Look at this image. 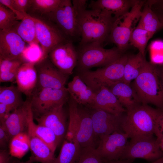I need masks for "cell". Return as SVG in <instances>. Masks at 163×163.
<instances>
[{"label":"cell","instance_id":"cell-1","mask_svg":"<svg viewBox=\"0 0 163 163\" xmlns=\"http://www.w3.org/2000/svg\"><path fill=\"white\" fill-rule=\"evenodd\" d=\"M87 0H73L77 12L80 35L79 46L91 43L102 44L108 38L115 20L109 13L97 9H87Z\"/></svg>","mask_w":163,"mask_h":163},{"label":"cell","instance_id":"cell-2","mask_svg":"<svg viewBox=\"0 0 163 163\" xmlns=\"http://www.w3.org/2000/svg\"><path fill=\"white\" fill-rule=\"evenodd\" d=\"M121 124L129 138L153 136L158 133V121L162 110L139 103L126 109Z\"/></svg>","mask_w":163,"mask_h":163},{"label":"cell","instance_id":"cell-3","mask_svg":"<svg viewBox=\"0 0 163 163\" xmlns=\"http://www.w3.org/2000/svg\"><path fill=\"white\" fill-rule=\"evenodd\" d=\"M140 103L151 104L163 110V87L158 67L146 60L131 86Z\"/></svg>","mask_w":163,"mask_h":163},{"label":"cell","instance_id":"cell-4","mask_svg":"<svg viewBox=\"0 0 163 163\" xmlns=\"http://www.w3.org/2000/svg\"><path fill=\"white\" fill-rule=\"evenodd\" d=\"M69 102V122L65 139L77 142L81 147H94L90 112L79 106L71 97Z\"/></svg>","mask_w":163,"mask_h":163},{"label":"cell","instance_id":"cell-5","mask_svg":"<svg viewBox=\"0 0 163 163\" xmlns=\"http://www.w3.org/2000/svg\"><path fill=\"white\" fill-rule=\"evenodd\" d=\"M127 55H122L117 60L106 66L94 71L78 72L77 75L95 93L102 87L109 88L114 84L123 81Z\"/></svg>","mask_w":163,"mask_h":163},{"label":"cell","instance_id":"cell-6","mask_svg":"<svg viewBox=\"0 0 163 163\" xmlns=\"http://www.w3.org/2000/svg\"><path fill=\"white\" fill-rule=\"evenodd\" d=\"M76 66L78 72L97 67H104L113 62L123 55L117 47L104 48L102 45L91 43L79 46Z\"/></svg>","mask_w":163,"mask_h":163},{"label":"cell","instance_id":"cell-7","mask_svg":"<svg viewBox=\"0 0 163 163\" xmlns=\"http://www.w3.org/2000/svg\"><path fill=\"white\" fill-rule=\"evenodd\" d=\"M145 1L137 0L127 13L116 19L113 24L108 38L122 52L127 48L134 25L139 20Z\"/></svg>","mask_w":163,"mask_h":163},{"label":"cell","instance_id":"cell-8","mask_svg":"<svg viewBox=\"0 0 163 163\" xmlns=\"http://www.w3.org/2000/svg\"><path fill=\"white\" fill-rule=\"evenodd\" d=\"M77 12L72 1L62 0L53 11L42 16L54 24L72 42L80 38Z\"/></svg>","mask_w":163,"mask_h":163},{"label":"cell","instance_id":"cell-9","mask_svg":"<svg viewBox=\"0 0 163 163\" xmlns=\"http://www.w3.org/2000/svg\"><path fill=\"white\" fill-rule=\"evenodd\" d=\"M162 157L158 140L151 136L130 139L120 160L140 158L152 162Z\"/></svg>","mask_w":163,"mask_h":163},{"label":"cell","instance_id":"cell-10","mask_svg":"<svg viewBox=\"0 0 163 163\" xmlns=\"http://www.w3.org/2000/svg\"><path fill=\"white\" fill-rule=\"evenodd\" d=\"M66 88L57 89L50 88L35 90L29 99L34 119L58 106L64 104L69 99Z\"/></svg>","mask_w":163,"mask_h":163},{"label":"cell","instance_id":"cell-11","mask_svg":"<svg viewBox=\"0 0 163 163\" xmlns=\"http://www.w3.org/2000/svg\"><path fill=\"white\" fill-rule=\"evenodd\" d=\"M29 15L35 23L37 38L41 45L43 59L48 56L56 46L70 41L54 24L44 17Z\"/></svg>","mask_w":163,"mask_h":163},{"label":"cell","instance_id":"cell-12","mask_svg":"<svg viewBox=\"0 0 163 163\" xmlns=\"http://www.w3.org/2000/svg\"><path fill=\"white\" fill-rule=\"evenodd\" d=\"M37 80L35 90L50 88H64L68 75L59 70L47 56L35 64Z\"/></svg>","mask_w":163,"mask_h":163},{"label":"cell","instance_id":"cell-13","mask_svg":"<svg viewBox=\"0 0 163 163\" xmlns=\"http://www.w3.org/2000/svg\"><path fill=\"white\" fill-rule=\"evenodd\" d=\"M48 57L59 70L68 76L72 73L76 67L78 54L73 42L68 41L54 47L49 53Z\"/></svg>","mask_w":163,"mask_h":163},{"label":"cell","instance_id":"cell-14","mask_svg":"<svg viewBox=\"0 0 163 163\" xmlns=\"http://www.w3.org/2000/svg\"><path fill=\"white\" fill-rule=\"evenodd\" d=\"M96 148L103 159L108 161L120 159L128 142L127 135L123 131H116L100 138Z\"/></svg>","mask_w":163,"mask_h":163},{"label":"cell","instance_id":"cell-15","mask_svg":"<svg viewBox=\"0 0 163 163\" xmlns=\"http://www.w3.org/2000/svg\"><path fill=\"white\" fill-rule=\"evenodd\" d=\"M27 48L25 42L13 28L0 30V57L23 62V55Z\"/></svg>","mask_w":163,"mask_h":163},{"label":"cell","instance_id":"cell-16","mask_svg":"<svg viewBox=\"0 0 163 163\" xmlns=\"http://www.w3.org/2000/svg\"><path fill=\"white\" fill-rule=\"evenodd\" d=\"M90 113L95 137L100 138L116 131H123L121 124L123 114L117 116L97 109H93Z\"/></svg>","mask_w":163,"mask_h":163},{"label":"cell","instance_id":"cell-17","mask_svg":"<svg viewBox=\"0 0 163 163\" xmlns=\"http://www.w3.org/2000/svg\"><path fill=\"white\" fill-rule=\"evenodd\" d=\"M64 105L57 106L34 119L38 124L47 127L54 132L57 137L59 145L65 138L67 129Z\"/></svg>","mask_w":163,"mask_h":163},{"label":"cell","instance_id":"cell-18","mask_svg":"<svg viewBox=\"0 0 163 163\" xmlns=\"http://www.w3.org/2000/svg\"><path fill=\"white\" fill-rule=\"evenodd\" d=\"M0 125L10 141L25 131L27 132L28 124L26 101L22 106L12 111Z\"/></svg>","mask_w":163,"mask_h":163},{"label":"cell","instance_id":"cell-19","mask_svg":"<svg viewBox=\"0 0 163 163\" xmlns=\"http://www.w3.org/2000/svg\"><path fill=\"white\" fill-rule=\"evenodd\" d=\"M35 64L32 62L22 63L18 69L15 79L18 89L30 97L34 91L37 83Z\"/></svg>","mask_w":163,"mask_h":163},{"label":"cell","instance_id":"cell-20","mask_svg":"<svg viewBox=\"0 0 163 163\" xmlns=\"http://www.w3.org/2000/svg\"><path fill=\"white\" fill-rule=\"evenodd\" d=\"M92 109H101L117 116L122 115L126 110L110 89L105 86L95 93Z\"/></svg>","mask_w":163,"mask_h":163},{"label":"cell","instance_id":"cell-21","mask_svg":"<svg viewBox=\"0 0 163 163\" xmlns=\"http://www.w3.org/2000/svg\"><path fill=\"white\" fill-rule=\"evenodd\" d=\"M27 133L32 154L29 160L33 162L54 163L56 158L49 147L29 127Z\"/></svg>","mask_w":163,"mask_h":163},{"label":"cell","instance_id":"cell-22","mask_svg":"<svg viewBox=\"0 0 163 163\" xmlns=\"http://www.w3.org/2000/svg\"><path fill=\"white\" fill-rule=\"evenodd\" d=\"M67 89L70 97L78 105L88 106L92 108L95 93L78 75L68 84Z\"/></svg>","mask_w":163,"mask_h":163},{"label":"cell","instance_id":"cell-23","mask_svg":"<svg viewBox=\"0 0 163 163\" xmlns=\"http://www.w3.org/2000/svg\"><path fill=\"white\" fill-rule=\"evenodd\" d=\"M136 0H91L88 5L91 9H97L110 14L115 19L129 12Z\"/></svg>","mask_w":163,"mask_h":163},{"label":"cell","instance_id":"cell-24","mask_svg":"<svg viewBox=\"0 0 163 163\" xmlns=\"http://www.w3.org/2000/svg\"><path fill=\"white\" fill-rule=\"evenodd\" d=\"M27 105L28 126L31 129L36 135L44 142L54 153L57 147L59 146L56 135L50 128L34 123L31 104L29 103Z\"/></svg>","mask_w":163,"mask_h":163},{"label":"cell","instance_id":"cell-25","mask_svg":"<svg viewBox=\"0 0 163 163\" xmlns=\"http://www.w3.org/2000/svg\"><path fill=\"white\" fill-rule=\"evenodd\" d=\"M108 88L126 109L140 103L135 91L130 85L121 81L114 84Z\"/></svg>","mask_w":163,"mask_h":163},{"label":"cell","instance_id":"cell-26","mask_svg":"<svg viewBox=\"0 0 163 163\" xmlns=\"http://www.w3.org/2000/svg\"><path fill=\"white\" fill-rule=\"evenodd\" d=\"M138 24L148 33L151 38L163 28L157 15L147 3L143 5Z\"/></svg>","mask_w":163,"mask_h":163},{"label":"cell","instance_id":"cell-27","mask_svg":"<svg viewBox=\"0 0 163 163\" xmlns=\"http://www.w3.org/2000/svg\"><path fill=\"white\" fill-rule=\"evenodd\" d=\"M12 28L25 42L30 45L39 43L37 38L35 23L28 14Z\"/></svg>","mask_w":163,"mask_h":163},{"label":"cell","instance_id":"cell-28","mask_svg":"<svg viewBox=\"0 0 163 163\" xmlns=\"http://www.w3.org/2000/svg\"><path fill=\"white\" fill-rule=\"evenodd\" d=\"M21 93L17 86H0V103L5 105L11 112L23 105Z\"/></svg>","mask_w":163,"mask_h":163},{"label":"cell","instance_id":"cell-29","mask_svg":"<svg viewBox=\"0 0 163 163\" xmlns=\"http://www.w3.org/2000/svg\"><path fill=\"white\" fill-rule=\"evenodd\" d=\"M146 60L145 56L139 52L128 56L124 68L123 81L130 85L139 74Z\"/></svg>","mask_w":163,"mask_h":163},{"label":"cell","instance_id":"cell-30","mask_svg":"<svg viewBox=\"0 0 163 163\" xmlns=\"http://www.w3.org/2000/svg\"><path fill=\"white\" fill-rule=\"evenodd\" d=\"M81 147L76 142L65 139L59 153L54 163H76L78 157Z\"/></svg>","mask_w":163,"mask_h":163},{"label":"cell","instance_id":"cell-31","mask_svg":"<svg viewBox=\"0 0 163 163\" xmlns=\"http://www.w3.org/2000/svg\"><path fill=\"white\" fill-rule=\"evenodd\" d=\"M62 0H30L29 14L42 15L54 11Z\"/></svg>","mask_w":163,"mask_h":163},{"label":"cell","instance_id":"cell-32","mask_svg":"<svg viewBox=\"0 0 163 163\" xmlns=\"http://www.w3.org/2000/svg\"><path fill=\"white\" fill-rule=\"evenodd\" d=\"M151 37L148 33L138 24L133 31L129 43L145 56V51L148 41Z\"/></svg>","mask_w":163,"mask_h":163},{"label":"cell","instance_id":"cell-33","mask_svg":"<svg viewBox=\"0 0 163 163\" xmlns=\"http://www.w3.org/2000/svg\"><path fill=\"white\" fill-rule=\"evenodd\" d=\"M103 159L95 147H81L76 163H104Z\"/></svg>","mask_w":163,"mask_h":163},{"label":"cell","instance_id":"cell-34","mask_svg":"<svg viewBox=\"0 0 163 163\" xmlns=\"http://www.w3.org/2000/svg\"><path fill=\"white\" fill-rule=\"evenodd\" d=\"M18 21L14 13L0 3V30L11 28Z\"/></svg>","mask_w":163,"mask_h":163},{"label":"cell","instance_id":"cell-35","mask_svg":"<svg viewBox=\"0 0 163 163\" xmlns=\"http://www.w3.org/2000/svg\"><path fill=\"white\" fill-rule=\"evenodd\" d=\"M24 63L19 59H9L0 56V72L18 69Z\"/></svg>","mask_w":163,"mask_h":163},{"label":"cell","instance_id":"cell-36","mask_svg":"<svg viewBox=\"0 0 163 163\" xmlns=\"http://www.w3.org/2000/svg\"><path fill=\"white\" fill-rule=\"evenodd\" d=\"M12 7L17 12L24 15L27 14L30 0H11Z\"/></svg>","mask_w":163,"mask_h":163},{"label":"cell","instance_id":"cell-37","mask_svg":"<svg viewBox=\"0 0 163 163\" xmlns=\"http://www.w3.org/2000/svg\"><path fill=\"white\" fill-rule=\"evenodd\" d=\"M18 69L9 71L0 72V82H12L15 81Z\"/></svg>","mask_w":163,"mask_h":163},{"label":"cell","instance_id":"cell-38","mask_svg":"<svg viewBox=\"0 0 163 163\" xmlns=\"http://www.w3.org/2000/svg\"><path fill=\"white\" fill-rule=\"evenodd\" d=\"M10 141V140L6 132L2 126L0 125V149H7Z\"/></svg>","mask_w":163,"mask_h":163},{"label":"cell","instance_id":"cell-39","mask_svg":"<svg viewBox=\"0 0 163 163\" xmlns=\"http://www.w3.org/2000/svg\"><path fill=\"white\" fill-rule=\"evenodd\" d=\"M14 159L7 149L0 150V163H12Z\"/></svg>","mask_w":163,"mask_h":163},{"label":"cell","instance_id":"cell-40","mask_svg":"<svg viewBox=\"0 0 163 163\" xmlns=\"http://www.w3.org/2000/svg\"><path fill=\"white\" fill-rule=\"evenodd\" d=\"M0 3L5 6L14 13L18 20H21L26 15H24L14 9L11 5V0H0Z\"/></svg>","mask_w":163,"mask_h":163},{"label":"cell","instance_id":"cell-41","mask_svg":"<svg viewBox=\"0 0 163 163\" xmlns=\"http://www.w3.org/2000/svg\"><path fill=\"white\" fill-rule=\"evenodd\" d=\"M158 126V133L156 136V138L157 139H159L163 137V110H161L159 116Z\"/></svg>","mask_w":163,"mask_h":163},{"label":"cell","instance_id":"cell-42","mask_svg":"<svg viewBox=\"0 0 163 163\" xmlns=\"http://www.w3.org/2000/svg\"><path fill=\"white\" fill-rule=\"evenodd\" d=\"M149 3L152 6H155L156 9L163 11V0L148 1Z\"/></svg>","mask_w":163,"mask_h":163},{"label":"cell","instance_id":"cell-43","mask_svg":"<svg viewBox=\"0 0 163 163\" xmlns=\"http://www.w3.org/2000/svg\"><path fill=\"white\" fill-rule=\"evenodd\" d=\"M154 11L158 17L163 28V11L156 9L155 11Z\"/></svg>","mask_w":163,"mask_h":163},{"label":"cell","instance_id":"cell-44","mask_svg":"<svg viewBox=\"0 0 163 163\" xmlns=\"http://www.w3.org/2000/svg\"><path fill=\"white\" fill-rule=\"evenodd\" d=\"M133 160H119L116 161H108L106 163H132Z\"/></svg>","mask_w":163,"mask_h":163},{"label":"cell","instance_id":"cell-45","mask_svg":"<svg viewBox=\"0 0 163 163\" xmlns=\"http://www.w3.org/2000/svg\"><path fill=\"white\" fill-rule=\"evenodd\" d=\"M159 75L163 87V64H162L159 67H158Z\"/></svg>","mask_w":163,"mask_h":163},{"label":"cell","instance_id":"cell-46","mask_svg":"<svg viewBox=\"0 0 163 163\" xmlns=\"http://www.w3.org/2000/svg\"><path fill=\"white\" fill-rule=\"evenodd\" d=\"M12 163H34L29 160L26 161H22L16 159H14Z\"/></svg>","mask_w":163,"mask_h":163},{"label":"cell","instance_id":"cell-47","mask_svg":"<svg viewBox=\"0 0 163 163\" xmlns=\"http://www.w3.org/2000/svg\"><path fill=\"white\" fill-rule=\"evenodd\" d=\"M157 139L158 142L160 147L163 152V137L159 139Z\"/></svg>","mask_w":163,"mask_h":163},{"label":"cell","instance_id":"cell-48","mask_svg":"<svg viewBox=\"0 0 163 163\" xmlns=\"http://www.w3.org/2000/svg\"><path fill=\"white\" fill-rule=\"evenodd\" d=\"M150 163H163V157L152 161Z\"/></svg>","mask_w":163,"mask_h":163},{"label":"cell","instance_id":"cell-49","mask_svg":"<svg viewBox=\"0 0 163 163\" xmlns=\"http://www.w3.org/2000/svg\"></svg>","mask_w":163,"mask_h":163}]
</instances>
